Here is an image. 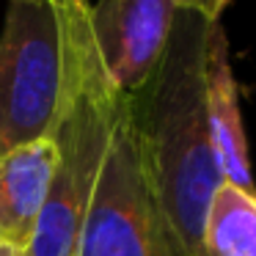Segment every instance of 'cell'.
<instances>
[{
    "mask_svg": "<svg viewBox=\"0 0 256 256\" xmlns=\"http://www.w3.org/2000/svg\"><path fill=\"white\" fill-rule=\"evenodd\" d=\"M212 25V20L179 8L160 66L127 96L152 188L188 256H201L210 198L226 182L206 118L204 78Z\"/></svg>",
    "mask_w": 256,
    "mask_h": 256,
    "instance_id": "6da1fadb",
    "label": "cell"
},
{
    "mask_svg": "<svg viewBox=\"0 0 256 256\" xmlns=\"http://www.w3.org/2000/svg\"><path fill=\"white\" fill-rule=\"evenodd\" d=\"M56 3L64 25V94L52 130L58 166L28 256H78L91 196L124 105L91 34V0Z\"/></svg>",
    "mask_w": 256,
    "mask_h": 256,
    "instance_id": "7a4b0ae2",
    "label": "cell"
},
{
    "mask_svg": "<svg viewBox=\"0 0 256 256\" xmlns=\"http://www.w3.org/2000/svg\"><path fill=\"white\" fill-rule=\"evenodd\" d=\"M64 94V25L56 0H8L0 34V146L52 138Z\"/></svg>",
    "mask_w": 256,
    "mask_h": 256,
    "instance_id": "3957f363",
    "label": "cell"
},
{
    "mask_svg": "<svg viewBox=\"0 0 256 256\" xmlns=\"http://www.w3.org/2000/svg\"><path fill=\"white\" fill-rule=\"evenodd\" d=\"M78 256H188L152 188L127 96L91 196Z\"/></svg>",
    "mask_w": 256,
    "mask_h": 256,
    "instance_id": "277c9868",
    "label": "cell"
},
{
    "mask_svg": "<svg viewBox=\"0 0 256 256\" xmlns=\"http://www.w3.org/2000/svg\"><path fill=\"white\" fill-rule=\"evenodd\" d=\"M176 12L171 0H96L88 8L91 34L113 86L135 94L166 56Z\"/></svg>",
    "mask_w": 256,
    "mask_h": 256,
    "instance_id": "5b68a950",
    "label": "cell"
},
{
    "mask_svg": "<svg viewBox=\"0 0 256 256\" xmlns=\"http://www.w3.org/2000/svg\"><path fill=\"white\" fill-rule=\"evenodd\" d=\"M58 166L52 138L0 154V250L28 254Z\"/></svg>",
    "mask_w": 256,
    "mask_h": 256,
    "instance_id": "8992f818",
    "label": "cell"
},
{
    "mask_svg": "<svg viewBox=\"0 0 256 256\" xmlns=\"http://www.w3.org/2000/svg\"><path fill=\"white\" fill-rule=\"evenodd\" d=\"M206 118L215 144V154L220 162L223 179L240 188L256 190L254 174L248 160V140L240 116V88L234 80L232 58H228V39L220 22L212 25L210 44H206Z\"/></svg>",
    "mask_w": 256,
    "mask_h": 256,
    "instance_id": "52a82bcc",
    "label": "cell"
},
{
    "mask_svg": "<svg viewBox=\"0 0 256 256\" xmlns=\"http://www.w3.org/2000/svg\"><path fill=\"white\" fill-rule=\"evenodd\" d=\"M201 256H256V190L223 182L212 193Z\"/></svg>",
    "mask_w": 256,
    "mask_h": 256,
    "instance_id": "ba28073f",
    "label": "cell"
},
{
    "mask_svg": "<svg viewBox=\"0 0 256 256\" xmlns=\"http://www.w3.org/2000/svg\"><path fill=\"white\" fill-rule=\"evenodd\" d=\"M176 8H182V12H196L201 14V17L212 20V22H220V14L223 8L232 3V0H171Z\"/></svg>",
    "mask_w": 256,
    "mask_h": 256,
    "instance_id": "9c48e42d",
    "label": "cell"
},
{
    "mask_svg": "<svg viewBox=\"0 0 256 256\" xmlns=\"http://www.w3.org/2000/svg\"><path fill=\"white\" fill-rule=\"evenodd\" d=\"M0 256H28V254H12V250H0Z\"/></svg>",
    "mask_w": 256,
    "mask_h": 256,
    "instance_id": "30bf717a",
    "label": "cell"
},
{
    "mask_svg": "<svg viewBox=\"0 0 256 256\" xmlns=\"http://www.w3.org/2000/svg\"><path fill=\"white\" fill-rule=\"evenodd\" d=\"M0 154H3V146H0Z\"/></svg>",
    "mask_w": 256,
    "mask_h": 256,
    "instance_id": "8fae6325",
    "label": "cell"
}]
</instances>
